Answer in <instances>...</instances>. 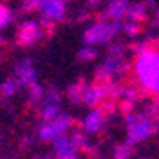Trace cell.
Masks as SVG:
<instances>
[{"instance_id": "6da1fadb", "label": "cell", "mask_w": 159, "mask_h": 159, "mask_svg": "<svg viewBox=\"0 0 159 159\" xmlns=\"http://www.w3.org/2000/svg\"><path fill=\"white\" fill-rule=\"evenodd\" d=\"M136 73L147 88L156 91L159 84V54L154 50H143L136 61Z\"/></svg>"}, {"instance_id": "7a4b0ae2", "label": "cell", "mask_w": 159, "mask_h": 159, "mask_svg": "<svg viewBox=\"0 0 159 159\" xmlns=\"http://www.w3.org/2000/svg\"><path fill=\"white\" fill-rule=\"evenodd\" d=\"M25 9H38L48 20H61L65 16V0H27Z\"/></svg>"}, {"instance_id": "3957f363", "label": "cell", "mask_w": 159, "mask_h": 159, "mask_svg": "<svg viewBox=\"0 0 159 159\" xmlns=\"http://www.w3.org/2000/svg\"><path fill=\"white\" fill-rule=\"evenodd\" d=\"M129 125V141H143L152 134L154 123L148 116L139 115V116H129L127 118Z\"/></svg>"}, {"instance_id": "277c9868", "label": "cell", "mask_w": 159, "mask_h": 159, "mask_svg": "<svg viewBox=\"0 0 159 159\" xmlns=\"http://www.w3.org/2000/svg\"><path fill=\"white\" fill-rule=\"evenodd\" d=\"M120 30L118 23H97L93 27L84 32V41L88 45H95V43H102V41H109L116 36V32Z\"/></svg>"}, {"instance_id": "5b68a950", "label": "cell", "mask_w": 159, "mask_h": 159, "mask_svg": "<svg viewBox=\"0 0 159 159\" xmlns=\"http://www.w3.org/2000/svg\"><path fill=\"white\" fill-rule=\"evenodd\" d=\"M72 125V118L68 115H59L57 118L50 120L48 123H45L43 127L39 129V138L45 141H54L56 138L63 136L68 127Z\"/></svg>"}, {"instance_id": "8992f818", "label": "cell", "mask_w": 159, "mask_h": 159, "mask_svg": "<svg viewBox=\"0 0 159 159\" xmlns=\"http://www.w3.org/2000/svg\"><path fill=\"white\" fill-rule=\"evenodd\" d=\"M54 150H56V156L57 157H75L77 156V145L73 141V138L66 136H59L54 139Z\"/></svg>"}, {"instance_id": "52a82bcc", "label": "cell", "mask_w": 159, "mask_h": 159, "mask_svg": "<svg viewBox=\"0 0 159 159\" xmlns=\"http://www.w3.org/2000/svg\"><path fill=\"white\" fill-rule=\"evenodd\" d=\"M16 79H18V82L23 84V86H32V84H36V70H34V66H32V63H30L29 59L18 65Z\"/></svg>"}, {"instance_id": "ba28073f", "label": "cell", "mask_w": 159, "mask_h": 159, "mask_svg": "<svg viewBox=\"0 0 159 159\" xmlns=\"http://www.w3.org/2000/svg\"><path fill=\"white\" fill-rule=\"evenodd\" d=\"M38 36H39V27H38V23L25 22L22 27H20V30H18V43L30 45L38 39Z\"/></svg>"}, {"instance_id": "9c48e42d", "label": "cell", "mask_w": 159, "mask_h": 159, "mask_svg": "<svg viewBox=\"0 0 159 159\" xmlns=\"http://www.w3.org/2000/svg\"><path fill=\"white\" fill-rule=\"evenodd\" d=\"M129 13L127 0H109L107 2V16L113 20H120Z\"/></svg>"}, {"instance_id": "30bf717a", "label": "cell", "mask_w": 159, "mask_h": 159, "mask_svg": "<svg viewBox=\"0 0 159 159\" xmlns=\"http://www.w3.org/2000/svg\"><path fill=\"white\" fill-rule=\"evenodd\" d=\"M102 125H104V116H102L100 111H91L86 116V120H84V130H86L88 134L97 132Z\"/></svg>"}, {"instance_id": "8fae6325", "label": "cell", "mask_w": 159, "mask_h": 159, "mask_svg": "<svg viewBox=\"0 0 159 159\" xmlns=\"http://www.w3.org/2000/svg\"><path fill=\"white\" fill-rule=\"evenodd\" d=\"M18 88H20L18 79H9L2 84V95H4V97H13V95L18 91Z\"/></svg>"}, {"instance_id": "7c38bea8", "label": "cell", "mask_w": 159, "mask_h": 159, "mask_svg": "<svg viewBox=\"0 0 159 159\" xmlns=\"http://www.w3.org/2000/svg\"><path fill=\"white\" fill-rule=\"evenodd\" d=\"M59 116V104H47L43 107V118L45 120H54Z\"/></svg>"}, {"instance_id": "4fadbf2b", "label": "cell", "mask_w": 159, "mask_h": 159, "mask_svg": "<svg viewBox=\"0 0 159 159\" xmlns=\"http://www.w3.org/2000/svg\"><path fill=\"white\" fill-rule=\"evenodd\" d=\"M95 56H97L95 48H91V45H88V43H86L84 48L79 50V59H82V61H89V59H93Z\"/></svg>"}, {"instance_id": "5bb4252c", "label": "cell", "mask_w": 159, "mask_h": 159, "mask_svg": "<svg viewBox=\"0 0 159 159\" xmlns=\"http://www.w3.org/2000/svg\"><path fill=\"white\" fill-rule=\"evenodd\" d=\"M11 20V11L4 6H0V29H4Z\"/></svg>"}, {"instance_id": "9a60e30c", "label": "cell", "mask_w": 159, "mask_h": 159, "mask_svg": "<svg viewBox=\"0 0 159 159\" xmlns=\"http://www.w3.org/2000/svg\"><path fill=\"white\" fill-rule=\"evenodd\" d=\"M129 15H130V18L139 20V18L145 16V7L143 6H132V7H129Z\"/></svg>"}, {"instance_id": "2e32d148", "label": "cell", "mask_w": 159, "mask_h": 159, "mask_svg": "<svg viewBox=\"0 0 159 159\" xmlns=\"http://www.w3.org/2000/svg\"><path fill=\"white\" fill-rule=\"evenodd\" d=\"M130 154H132V148H130L129 145H122V147L116 148V157H127Z\"/></svg>"}]
</instances>
